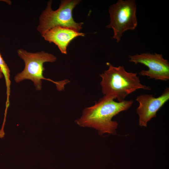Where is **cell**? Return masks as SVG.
I'll list each match as a JSON object with an SVG mask.
<instances>
[{"label":"cell","instance_id":"cell-1","mask_svg":"<svg viewBox=\"0 0 169 169\" xmlns=\"http://www.w3.org/2000/svg\"><path fill=\"white\" fill-rule=\"evenodd\" d=\"M114 99L112 97L104 95L94 105L85 108L75 122L80 126L95 129L100 136L106 133L115 135L118 123L112 120V118L129 108L133 101L125 100L116 102Z\"/></svg>","mask_w":169,"mask_h":169},{"label":"cell","instance_id":"cell-2","mask_svg":"<svg viewBox=\"0 0 169 169\" xmlns=\"http://www.w3.org/2000/svg\"><path fill=\"white\" fill-rule=\"evenodd\" d=\"M108 69L100 74L101 78L100 84L104 95L117 99L122 102L128 95L142 89L150 90L149 86L142 84L137 73L129 72L123 66L115 67L107 63Z\"/></svg>","mask_w":169,"mask_h":169},{"label":"cell","instance_id":"cell-3","mask_svg":"<svg viewBox=\"0 0 169 169\" xmlns=\"http://www.w3.org/2000/svg\"><path fill=\"white\" fill-rule=\"evenodd\" d=\"M17 53L24 61L25 67L22 72L15 76L14 79L16 83H19L25 79L30 80L33 82L36 90H39L42 87V80L44 79L54 83L57 89L62 91L64 89L65 86L70 82L67 79L55 81L44 76L43 72L45 70L44 64L45 62H55L57 57L54 55L44 51L31 53L23 49H19Z\"/></svg>","mask_w":169,"mask_h":169},{"label":"cell","instance_id":"cell-4","mask_svg":"<svg viewBox=\"0 0 169 169\" xmlns=\"http://www.w3.org/2000/svg\"><path fill=\"white\" fill-rule=\"evenodd\" d=\"M79 0H63L59 8L55 10L52 8V1L47 3L45 9L39 18V23L37 29L41 36L47 31L56 26L68 27L79 32L83 23H77L73 16V11L80 2Z\"/></svg>","mask_w":169,"mask_h":169},{"label":"cell","instance_id":"cell-5","mask_svg":"<svg viewBox=\"0 0 169 169\" xmlns=\"http://www.w3.org/2000/svg\"><path fill=\"white\" fill-rule=\"evenodd\" d=\"M136 9L135 0H119L109 7L110 23L106 27L113 29L112 38L117 43L120 41L124 32L136 28L137 25Z\"/></svg>","mask_w":169,"mask_h":169},{"label":"cell","instance_id":"cell-6","mask_svg":"<svg viewBox=\"0 0 169 169\" xmlns=\"http://www.w3.org/2000/svg\"><path fill=\"white\" fill-rule=\"evenodd\" d=\"M129 61L135 64H141L148 68L147 70H142L141 75L148 77L155 80L166 81L169 79V63L163 58L162 54L148 53L130 55Z\"/></svg>","mask_w":169,"mask_h":169},{"label":"cell","instance_id":"cell-7","mask_svg":"<svg viewBox=\"0 0 169 169\" xmlns=\"http://www.w3.org/2000/svg\"><path fill=\"white\" fill-rule=\"evenodd\" d=\"M169 99V88L166 87L162 94L156 98L152 94H144L137 96L139 103L136 112L139 116V124L146 127L148 122L156 116L158 111Z\"/></svg>","mask_w":169,"mask_h":169},{"label":"cell","instance_id":"cell-8","mask_svg":"<svg viewBox=\"0 0 169 169\" xmlns=\"http://www.w3.org/2000/svg\"><path fill=\"white\" fill-rule=\"evenodd\" d=\"M84 35L70 28L58 26L49 30L42 36L49 43L54 44L62 53L67 54V48L70 42L75 38Z\"/></svg>","mask_w":169,"mask_h":169},{"label":"cell","instance_id":"cell-9","mask_svg":"<svg viewBox=\"0 0 169 169\" xmlns=\"http://www.w3.org/2000/svg\"><path fill=\"white\" fill-rule=\"evenodd\" d=\"M0 68L2 71L3 75L4 77L7 88V100L6 105H9V96L10 95V89L11 81L10 79V70L7 64L2 57L0 53Z\"/></svg>","mask_w":169,"mask_h":169},{"label":"cell","instance_id":"cell-10","mask_svg":"<svg viewBox=\"0 0 169 169\" xmlns=\"http://www.w3.org/2000/svg\"><path fill=\"white\" fill-rule=\"evenodd\" d=\"M3 77V74L0 68V79L2 78Z\"/></svg>","mask_w":169,"mask_h":169}]
</instances>
